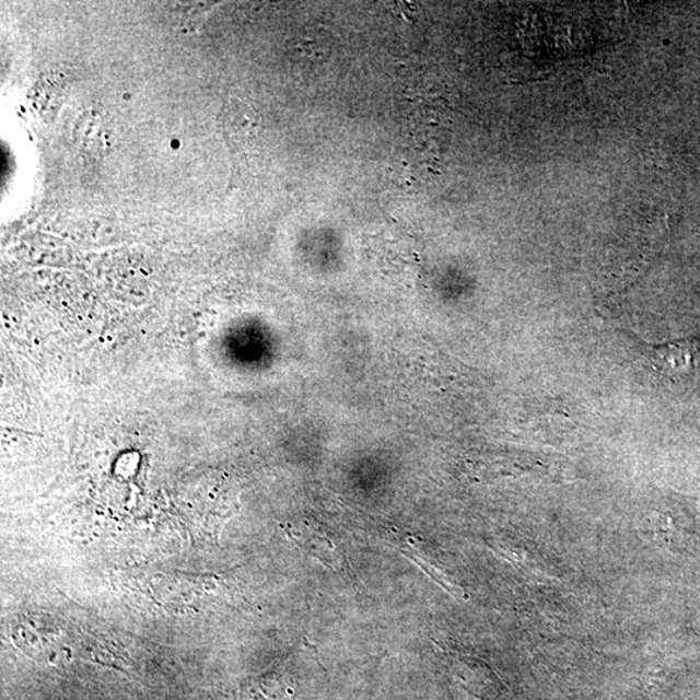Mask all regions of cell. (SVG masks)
I'll return each instance as SVG.
<instances>
[{"mask_svg":"<svg viewBox=\"0 0 700 700\" xmlns=\"http://www.w3.org/2000/svg\"><path fill=\"white\" fill-rule=\"evenodd\" d=\"M651 368L664 380L681 382L700 371V345L697 340H676L661 346H643Z\"/></svg>","mask_w":700,"mask_h":700,"instance_id":"obj_1","label":"cell"},{"mask_svg":"<svg viewBox=\"0 0 700 700\" xmlns=\"http://www.w3.org/2000/svg\"><path fill=\"white\" fill-rule=\"evenodd\" d=\"M13 639L26 654L34 657L47 656L58 648L60 630L44 615L20 616L12 626Z\"/></svg>","mask_w":700,"mask_h":700,"instance_id":"obj_2","label":"cell"},{"mask_svg":"<svg viewBox=\"0 0 700 700\" xmlns=\"http://www.w3.org/2000/svg\"><path fill=\"white\" fill-rule=\"evenodd\" d=\"M258 118L256 110L241 101L234 100L226 104L223 112L222 126L228 142L234 150L241 151L254 142L257 137Z\"/></svg>","mask_w":700,"mask_h":700,"instance_id":"obj_3","label":"cell"}]
</instances>
